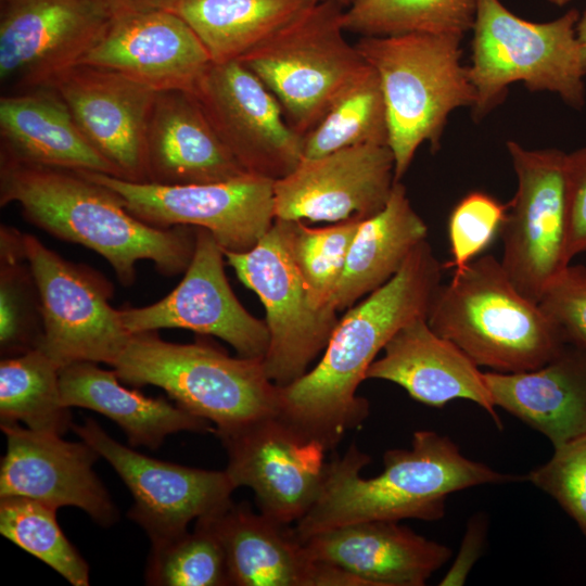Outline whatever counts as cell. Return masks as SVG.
Instances as JSON below:
<instances>
[{
    "label": "cell",
    "mask_w": 586,
    "mask_h": 586,
    "mask_svg": "<svg viewBox=\"0 0 586 586\" xmlns=\"http://www.w3.org/2000/svg\"><path fill=\"white\" fill-rule=\"evenodd\" d=\"M444 266L426 240L384 285L339 319L319 362L294 382L278 386V416L306 438L333 450L369 416L356 394L370 365L406 323L428 317Z\"/></svg>",
    "instance_id": "1"
},
{
    "label": "cell",
    "mask_w": 586,
    "mask_h": 586,
    "mask_svg": "<svg viewBox=\"0 0 586 586\" xmlns=\"http://www.w3.org/2000/svg\"><path fill=\"white\" fill-rule=\"evenodd\" d=\"M10 203L34 226L101 255L124 286L135 283L141 260L173 277L187 270L194 253L195 227L148 225L81 171L0 158V205Z\"/></svg>",
    "instance_id": "2"
},
{
    "label": "cell",
    "mask_w": 586,
    "mask_h": 586,
    "mask_svg": "<svg viewBox=\"0 0 586 586\" xmlns=\"http://www.w3.org/2000/svg\"><path fill=\"white\" fill-rule=\"evenodd\" d=\"M370 461L355 444L328 461L318 500L295 523L301 542L362 521H437L450 494L518 480L467 458L448 436L429 430L415 432L409 449L386 450L382 473L365 479L360 471Z\"/></svg>",
    "instance_id": "3"
},
{
    "label": "cell",
    "mask_w": 586,
    "mask_h": 586,
    "mask_svg": "<svg viewBox=\"0 0 586 586\" xmlns=\"http://www.w3.org/2000/svg\"><path fill=\"white\" fill-rule=\"evenodd\" d=\"M428 323L479 367L533 370L569 344L539 303L523 295L493 255L476 257L437 288Z\"/></svg>",
    "instance_id": "4"
},
{
    "label": "cell",
    "mask_w": 586,
    "mask_h": 586,
    "mask_svg": "<svg viewBox=\"0 0 586 586\" xmlns=\"http://www.w3.org/2000/svg\"><path fill=\"white\" fill-rule=\"evenodd\" d=\"M462 37L428 33L364 36L355 44L380 79L395 180L407 173L419 146H441L448 116L472 107L475 91L461 63Z\"/></svg>",
    "instance_id": "5"
},
{
    "label": "cell",
    "mask_w": 586,
    "mask_h": 586,
    "mask_svg": "<svg viewBox=\"0 0 586 586\" xmlns=\"http://www.w3.org/2000/svg\"><path fill=\"white\" fill-rule=\"evenodd\" d=\"M112 367L123 383L162 388L214 424L217 436L278 413V386L260 358L231 357L206 343L167 342L148 331L131 334Z\"/></svg>",
    "instance_id": "6"
},
{
    "label": "cell",
    "mask_w": 586,
    "mask_h": 586,
    "mask_svg": "<svg viewBox=\"0 0 586 586\" xmlns=\"http://www.w3.org/2000/svg\"><path fill=\"white\" fill-rule=\"evenodd\" d=\"M579 15L571 9L556 20L536 23L517 16L500 0H476L468 66L475 91L474 120L501 103L514 82L532 92L556 93L573 109H582L586 74L576 38Z\"/></svg>",
    "instance_id": "7"
},
{
    "label": "cell",
    "mask_w": 586,
    "mask_h": 586,
    "mask_svg": "<svg viewBox=\"0 0 586 586\" xmlns=\"http://www.w3.org/2000/svg\"><path fill=\"white\" fill-rule=\"evenodd\" d=\"M343 12L337 2L317 1L237 60L275 95L302 137L367 64L344 38Z\"/></svg>",
    "instance_id": "8"
},
{
    "label": "cell",
    "mask_w": 586,
    "mask_h": 586,
    "mask_svg": "<svg viewBox=\"0 0 586 586\" xmlns=\"http://www.w3.org/2000/svg\"><path fill=\"white\" fill-rule=\"evenodd\" d=\"M224 252L238 279L265 307L269 345L263 365L267 377L277 386L294 382L324 351L339 311L315 304L292 257L283 220L276 219L250 251Z\"/></svg>",
    "instance_id": "9"
},
{
    "label": "cell",
    "mask_w": 586,
    "mask_h": 586,
    "mask_svg": "<svg viewBox=\"0 0 586 586\" xmlns=\"http://www.w3.org/2000/svg\"><path fill=\"white\" fill-rule=\"evenodd\" d=\"M517 190L500 228L502 267L515 288L539 303L550 283L570 265L566 153L506 143Z\"/></svg>",
    "instance_id": "10"
},
{
    "label": "cell",
    "mask_w": 586,
    "mask_h": 586,
    "mask_svg": "<svg viewBox=\"0 0 586 586\" xmlns=\"http://www.w3.org/2000/svg\"><path fill=\"white\" fill-rule=\"evenodd\" d=\"M26 258L41 302L43 336L38 348L60 367L76 361L113 366L131 333L111 306L112 283L99 271L65 259L24 233Z\"/></svg>",
    "instance_id": "11"
},
{
    "label": "cell",
    "mask_w": 586,
    "mask_h": 586,
    "mask_svg": "<svg viewBox=\"0 0 586 586\" xmlns=\"http://www.w3.org/2000/svg\"><path fill=\"white\" fill-rule=\"evenodd\" d=\"M81 173L112 190L126 209L145 224L206 229L227 252L250 251L276 220L275 180L254 174L212 183L164 186Z\"/></svg>",
    "instance_id": "12"
},
{
    "label": "cell",
    "mask_w": 586,
    "mask_h": 586,
    "mask_svg": "<svg viewBox=\"0 0 586 586\" xmlns=\"http://www.w3.org/2000/svg\"><path fill=\"white\" fill-rule=\"evenodd\" d=\"M112 16L94 0H9L1 3L2 93L52 87L80 64Z\"/></svg>",
    "instance_id": "13"
},
{
    "label": "cell",
    "mask_w": 586,
    "mask_h": 586,
    "mask_svg": "<svg viewBox=\"0 0 586 586\" xmlns=\"http://www.w3.org/2000/svg\"><path fill=\"white\" fill-rule=\"evenodd\" d=\"M72 429L128 487L133 498L128 518L145 531L151 546L179 537L192 521L232 501L235 487L226 470L190 468L142 455L115 441L91 418Z\"/></svg>",
    "instance_id": "14"
},
{
    "label": "cell",
    "mask_w": 586,
    "mask_h": 586,
    "mask_svg": "<svg viewBox=\"0 0 586 586\" xmlns=\"http://www.w3.org/2000/svg\"><path fill=\"white\" fill-rule=\"evenodd\" d=\"M234 487L253 491L259 512L291 524L318 500L326 477L327 449L296 432L278 413L218 435Z\"/></svg>",
    "instance_id": "15"
},
{
    "label": "cell",
    "mask_w": 586,
    "mask_h": 586,
    "mask_svg": "<svg viewBox=\"0 0 586 586\" xmlns=\"http://www.w3.org/2000/svg\"><path fill=\"white\" fill-rule=\"evenodd\" d=\"M193 94L246 173L278 180L302 161L304 137L289 125L275 95L241 62L213 63Z\"/></svg>",
    "instance_id": "16"
},
{
    "label": "cell",
    "mask_w": 586,
    "mask_h": 586,
    "mask_svg": "<svg viewBox=\"0 0 586 586\" xmlns=\"http://www.w3.org/2000/svg\"><path fill=\"white\" fill-rule=\"evenodd\" d=\"M225 252L206 229L195 227L192 259L179 284L165 297L143 307L119 309L131 333L186 329L213 335L231 345L237 355L263 359L269 345L265 320L239 302L225 272Z\"/></svg>",
    "instance_id": "17"
},
{
    "label": "cell",
    "mask_w": 586,
    "mask_h": 586,
    "mask_svg": "<svg viewBox=\"0 0 586 586\" xmlns=\"http://www.w3.org/2000/svg\"><path fill=\"white\" fill-rule=\"evenodd\" d=\"M395 182L388 145L361 144L302 158L273 182L275 217L331 224L364 220L383 209Z\"/></svg>",
    "instance_id": "18"
},
{
    "label": "cell",
    "mask_w": 586,
    "mask_h": 586,
    "mask_svg": "<svg viewBox=\"0 0 586 586\" xmlns=\"http://www.w3.org/2000/svg\"><path fill=\"white\" fill-rule=\"evenodd\" d=\"M0 426L7 440L0 497H25L55 509L76 507L105 527L117 521L116 507L93 471L100 456L91 446L20 423Z\"/></svg>",
    "instance_id": "19"
},
{
    "label": "cell",
    "mask_w": 586,
    "mask_h": 586,
    "mask_svg": "<svg viewBox=\"0 0 586 586\" xmlns=\"http://www.w3.org/2000/svg\"><path fill=\"white\" fill-rule=\"evenodd\" d=\"M118 178L149 182L148 126L155 90L115 71L78 64L52 86Z\"/></svg>",
    "instance_id": "20"
},
{
    "label": "cell",
    "mask_w": 586,
    "mask_h": 586,
    "mask_svg": "<svg viewBox=\"0 0 586 586\" xmlns=\"http://www.w3.org/2000/svg\"><path fill=\"white\" fill-rule=\"evenodd\" d=\"M213 63L191 27L167 10L113 17L80 62L115 71L155 91L191 93Z\"/></svg>",
    "instance_id": "21"
},
{
    "label": "cell",
    "mask_w": 586,
    "mask_h": 586,
    "mask_svg": "<svg viewBox=\"0 0 586 586\" xmlns=\"http://www.w3.org/2000/svg\"><path fill=\"white\" fill-rule=\"evenodd\" d=\"M217 535L234 586H364L355 575L311 558L290 524L231 501L202 517Z\"/></svg>",
    "instance_id": "22"
},
{
    "label": "cell",
    "mask_w": 586,
    "mask_h": 586,
    "mask_svg": "<svg viewBox=\"0 0 586 586\" xmlns=\"http://www.w3.org/2000/svg\"><path fill=\"white\" fill-rule=\"evenodd\" d=\"M302 543L313 559L347 571L365 586H422L453 555L397 521L351 523Z\"/></svg>",
    "instance_id": "23"
},
{
    "label": "cell",
    "mask_w": 586,
    "mask_h": 586,
    "mask_svg": "<svg viewBox=\"0 0 586 586\" xmlns=\"http://www.w3.org/2000/svg\"><path fill=\"white\" fill-rule=\"evenodd\" d=\"M426 318L411 320L391 337L366 380L393 382L413 399L436 408L455 399L471 400L501 428L484 372L456 344L434 332Z\"/></svg>",
    "instance_id": "24"
},
{
    "label": "cell",
    "mask_w": 586,
    "mask_h": 586,
    "mask_svg": "<svg viewBox=\"0 0 586 586\" xmlns=\"http://www.w3.org/2000/svg\"><path fill=\"white\" fill-rule=\"evenodd\" d=\"M146 158L149 182L164 186L219 182L246 174L195 95L183 90L156 92L148 126Z\"/></svg>",
    "instance_id": "25"
},
{
    "label": "cell",
    "mask_w": 586,
    "mask_h": 586,
    "mask_svg": "<svg viewBox=\"0 0 586 586\" xmlns=\"http://www.w3.org/2000/svg\"><path fill=\"white\" fill-rule=\"evenodd\" d=\"M495 407H501L558 447L586 434V351L568 344L539 368L484 372Z\"/></svg>",
    "instance_id": "26"
},
{
    "label": "cell",
    "mask_w": 586,
    "mask_h": 586,
    "mask_svg": "<svg viewBox=\"0 0 586 586\" xmlns=\"http://www.w3.org/2000/svg\"><path fill=\"white\" fill-rule=\"evenodd\" d=\"M0 139V158L118 177L85 138L52 87L2 93Z\"/></svg>",
    "instance_id": "27"
},
{
    "label": "cell",
    "mask_w": 586,
    "mask_h": 586,
    "mask_svg": "<svg viewBox=\"0 0 586 586\" xmlns=\"http://www.w3.org/2000/svg\"><path fill=\"white\" fill-rule=\"evenodd\" d=\"M63 404L97 411L113 420L131 447L158 448L169 435L181 431L213 432V424L163 397H148L122 384L115 370L92 361L61 367Z\"/></svg>",
    "instance_id": "28"
},
{
    "label": "cell",
    "mask_w": 586,
    "mask_h": 586,
    "mask_svg": "<svg viewBox=\"0 0 586 586\" xmlns=\"http://www.w3.org/2000/svg\"><path fill=\"white\" fill-rule=\"evenodd\" d=\"M426 235L428 227L413 209L405 186L396 181L383 209L360 221L331 305L337 311L346 310L384 285Z\"/></svg>",
    "instance_id": "29"
},
{
    "label": "cell",
    "mask_w": 586,
    "mask_h": 586,
    "mask_svg": "<svg viewBox=\"0 0 586 586\" xmlns=\"http://www.w3.org/2000/svg\"><path fill=\"white\" fill-rule=\"evenodd\" d=\"M317 0H176L214 63L239 60Z\"/></svg>",
    "instance_id": "30"
},
{
    "label": "cell",
    "mask_w": 586,
    "mask_h": 586,
    "mask_svg": "<svg viewBox=\"0 0 586 586\" xmlns=\"http://www.w3.org/2000/svg\"><path fill=\"white\" fill-rule=\"evenodd\" d=\"M61 367L35 348L0 361V424L63 436L73 426L71 408L63 404Z\"/></svg>",
    "instance_id": "31"
},
{
    "label": "cell",
    "mask_w": 586,
    "mask_h": 586,
    "mask_svg": "<svg viewBox=\"0 0 586 586\" xmlns=\"http://www.w3.org/2000/svg\"><path fill=\"white\" fill-rule=\"evenodd\" d=\"M361 144L388 145L383 92L377 72L368 63L304 137L303 158Z\"/></svg>",
    "instance_id": "32"
},
{
    "label": "cell",
    "mask_w": 586,
    "mask_h": 586,
    "mask_svg": "<svg viewBox=\"0 0 586 586\" xmlns=\"http://www.w3.org/2000/svg\"><path fill=\"white\" fill-rule=\"evenodd\" d=\"M24 232L0 226V353L13 357L38 348L43 336L40 295L26 258Z\"/></svg>",
    "instance_id": "33"
},
{
    "label": "cell",
    "mask_w": 586,
    "mask_h": 586,
    "mask_svg": "<svg viewBox=\"0 0 586 586\" xmlns=\"http://www.w3.org/2000/svg\"><path fill=\"white\" fill-rule=\"evenodd\" d=\"M476 0H354L343 12L345 31L364 36L408 33L463 35L472 29Z\"/></svg>",
    "instance_id": "34"
},
{
    "label": "cell",
    "mask_w": 586,
    "mask_h": 586,
    "mask_svg": "<svg viewBox=\"0 0 586 586\" xmlns=\"http://www.w3.org/2000/svg\"><path fill=\"white\" fill-rule=\"evenodd\" d=\"M56 510L25 497H0V533L73 586H88L89 565L62 532Z\"/></svg>",
    "instance_id": "35"
},
{
    "label": "cell",
    "mask_w": 586,
    "mask_h": 586,
    "mask_svg": "<svg viewBox=\"0 0 586 586\" xmlns=\"http://www.w3.org/2000/svg\"><path fill=\"white\" fill-rule=\"evenodd\" d=\"M145 581L156 586L230 585L224 548L204 518L192 532L151 546Z\"/></svg>",
    "instance_id": "36"
},
{
    "label": "cell",
    "mask_w": 586,
    "mask_h": 586,
    "mask_svg": "<svg viewBox=\"0 0 586 586\" xmlns=\"http://www.w3.org/2000/svg\"><path fill=\"white\" fill-rule=\"evenodd\" d=\"M283 221L292 257L315 304L333 307L331 300L361 220L340 221L321 228H310L301 220Z\"/></svg>",
    "instance_id": "37"
},
{
    "label": "cell",
    "mask_w": 586,
    "mask_h": 586,
    "mask_svg": "<svg viewBox=\"0 0 586 586\" xmlns=\"http://www.w3.org/2000/svg\"><path fill=\"white\" fill-rule=\"evenodd\" d=\"M507 207L483 191L466 194L448 218L451 258L444 268L459 270L485 251L500 231Z\"/></svg>",
    "instance_id": "38"
},
{
    "label": "cell",
    "mask_w": 586,
    "mask_h": 586,
    "mask_svg": "<svg viewBox=\"0 0 586 586\" xmlns=\"http://www.w3.org/2000/svg\"><path fill=\"white\" fill-rule=\"evenodd\" d=\"M526 479L551 496L586 536V434L555 447Z\"/></svg>",
    "instance_id": "39"
},
{
    "label": "cell",
    "mask_w": 586,
    "mask_h": 586,
    "mask_svg": "<svg viewBox=\"0 0 586 586\" xmlns=\"http://www.w3.org/2000/svg\"><path fill=\"white\" fill-rule=\"evenodd\" d=\"M539 305L561 329L569 344L586 351L585 266H566L547 288Z\"/></svg>",
    "instance_id": "40"
},
{
    "label": "cell",
    "mask_w": 586,
    "mask_h": 586,
    "mask_svg": "<svg viewBox=\"0 0 586 586\" xmlns=\"http://www.w3.org/2000/svg\"><path fill=\"white\" fill-rule=\"evenodd\" d=\"M569 254L586 252V146L566 153Z\"/></svg>",
    "instance_id": "41"
},
{
    "label": "cell",
    "mask_w": 586,
    "mask_h": 586,
    "mask_svg": "<svg viewBox=\"0 0 586 586\" xmlns=\"http://www.w3.org/2000/svg\"><path fill=\"white\" fill-rule=\"evenodd\" d=\"M486 523L482 514L474 515L469 521L460 551L440 585H462L466 582L471 568L482 552L487 531Z\"/></svg>",
    "instance_id": "42"
},
{
    "label": "cell",
    "mask_w": 586,
    "mask_h": 586,
    "mask_svg": "<svg viewBox=\"0 0 586 586\" xmlns=\"http://www.w3.org/2000/svg\"><path fill=\"white\" fill-rule=\"evenodd\" d=\"M112 17L123 15L167 10L170 11L176 0H94Z\"/></svg>",
    "instance_id": "43"
},
{
    "label": "cell",
    "mask_w": 586,
    "mask_h": 586,
    "mask_svg": "<svg viewBox=\"0 0 586 586\" xmlns=\"http://www.w3.org/2000/svg\"><path fill=\"white\" fill-rule=\"evenodd\" d=\"M576 38L579 48L582 66L586 74V10L579 15L577 21Z\"/></svg>",
    "instance_id": "44"
},
{
    "label": "cell",
    "mask_w": 586,
    "mask_h": 586,
    "mask_svg": "<svg viewBox=\"0 0 586 586\" xmlns=\"http://www.w3.org/2000/svg\"><path fill=\"white\" fill-rule=\"evenodd\" d=\"M317 1H323V0H317ZM332 1L337 2L344 8H348L353 3L354 0H332Z\"/></svg>",
    "instance_id": "45"
},
{
    "label": "cell",
    "mask_w": 586,
    "mask_h": 586,
    "mask_svg": "<svg viewBox=\"0 0 586 586\" xmlns=\"http://www.w3.org/2000/svg\"><path fill=\"white\" fill-rule=\"evenodd\" d=\"M0 1H1V3H4V2H7V1H9V0H0Z\"/></svg>",
    "instance_id": "46"
}]
</instances>
